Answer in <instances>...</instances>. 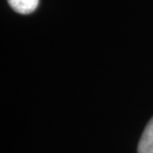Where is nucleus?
<instances>
[{"instance_id": "obj_1", "label": "nucleus", "mask_w": 153, "mask_h": 153, "mask_svg": "<svg viewBox=\"0 0 153 153\" xmlns=\"http://www.w3.org/2000/svg\"><path fill=\"white\" fill-rule=\"evenodd\" d=\"M137 153H153V117L143 131L137 147Z\"/></svg>"}, {"instance_id": "obj_2", "label": "nucleus", "mask_w": 153, "mask_h": 153, "mask_svg": "<svg viewBox=\"0 0 153 153\" xmlns=\"http://www.w3.org/2000/svg\"><path fill=\"white\" fill-rule=\"evenodd\" d=\"M10 7L15 12L23 15L30 14L38 7L39 0H7Z\"/></svg>"}]
</instances>
